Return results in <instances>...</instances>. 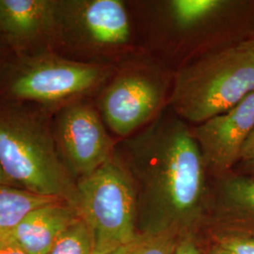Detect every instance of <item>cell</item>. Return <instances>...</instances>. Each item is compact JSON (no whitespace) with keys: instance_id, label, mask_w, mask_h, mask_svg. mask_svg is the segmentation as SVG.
<instances>
[{"instance_id":"obj_1","label":"cell","mask_w":254,"mask_h":254,"mask_svg":"<svg viewBox=\"0 0 254 254\" xmlns=\"http://www.w3.org/2000/svg\"><path fill=\"white\" fill-rule=\"evenodd\" d=\"M115 154L131 174L137 195L138 228L190 233L210 210V176L192 126L170 108Z\"/></svg>"},{"instance_id":"obj_2","label":"cell","mask_w":254,"mask_h":254,"mask_svg":"<svg viewBox=\"0 0 254 254\" xmlns=\"http://www.w3.org/2000/svg\"><path fill=\"white\" fill-rule=\"evenodd\" d=\"M143 48L174 71L254 41V0H128Z\"/></svg>"},{"instance_id":"obj_3","label":"cell","mask_w":254,"mask_h":254,"mask_svg":"<svg viewBox=\"0 0 254 254\" xmlns=\"http://www.w3.org/2000/svg\"><path fill=\"white\" fill-rule=\"evenodd\" d=\"M0 166L13 186L77 210L76 180L65 167L46 116L22 103H0Z\"/></svg>"},{"instance_id":"obj_4","label":"cell","mask_w":254,"mask_h":254,"mask_svg":"<svg viewBox=\"0 0 254 254\" xmlns=\"http://www.w3.org/2000/svg\"><path fill=\"white\" fill-rule=\"evenodd\" d=\"M254 91V41H249L176 69L169 108L197 126L232 109Z\"/></svg>"},{"instance_id":"obj_5","label":"cell","mask_w":254,"mask_h":254,"mask_svg":"<svg viewBox=\"0 0 254 254\" xmlns=\"http://www.w3.org/2000/svg\"><path fill=\"white\" fill-rule=\"evenodd\" d=\"M55 44L67 58L107 65L144 49L128 0H57Z\"/></svg>"},{"instance_id":"obj_6","label":"cell","mask_w":254,"mask_h":254,"mask_svg":"<svg viewBox=\"0 0 254 254\" xmlns=\"http://www.w3.org/2000/svg\"><path fill=\"white\" fill-rule=\"evenodd\" d=\"M174 70L145 49L114 65L92 98L110 134L127 138L149 126L169 108Z\"/></svg>"},{"instance_id":"obj_7","label":"cell","mask_w":254,"mask_h":254,"mask_svg":"<svg viewBox=\"0 0 254 254\" xmlns=\"http://www.w3.org/2000/svg\"><path fill=\"white\" fill-rule=\"evenodd\" d=\"M77 212L94 237V250L128 245L139 236L135 183L115 154L76 180Z\"/></svg>"},{"instance_id":"obj_8","label":"cell","mask_w":254,"mask_h":254,"mask_svg":"<svg viewBox=\"0 0 254 254\" xmlns=\"http://www.w3.org/2000/svg\"><path fill=\"white\" fill-rule=\"evenodd\" d=\"M114 65L91 64L41 52L21 58L5 80L9 97L60 109L74 101L93 98L113 72Z\"/></svg>"},{"instance_id":"obj_9","label":"cell","mask_w":254,"mask_h":254,"mask_svg":"<svg viewBox=\"0 0 254 254\" xmlns=\"http://www.w3.org/2000/svg\"><path fill=\"white\" fill-rule=\"evenodd\" d=\"M53 134L60 156L75 180L110 159L119 141L110 134L92 98L59 109Z\"/></svg>"},{"instance_id":"obj_10","label":"cell","mask_w":254,"mask_h":254,"mask_svg":"<svg viewBox=\"0 0 254 254\" xmlns=\"http://www.w3.org/2000/svg\"><path fill=\"white\" fill-rule=\"evenodd\" d=\"M254 129V91L224 113L192 126L210 178L234 171Z\"/></svg>"},{"instance_id":"obj_11","label":"cell","mask_w":254,"mask_h":254,"mask_svg":"<svg viewBox=\"0 0 254 254\" xmlns=\"http://www.w3.org/2000/svg\"><path fill=\"white\" fill-rule=\"evenodd\" d=\"M56 8L57 0H0V34L18 48L55 44Z\"/></svg>"},{"instance_id":"obj_12","label":"cell","mask_w":254,"mask_h":254,"mask_svg":"<svg viewBox=\"0 0 254 254\" xmlns=\"http://www.w3.org/2000/svg\"><path fill=\"white\" fill-rule=\"evenodd\" d=\"M79 217L72 205L60 201L28 213L2 236L27 254H48L58 239Z\"/></svg>"},{"instance_id":"obj_13","label":"cell","mask_w":254,"mask_h":254,"mask_svg":"<svg viewBox=\"0 0 254 254\" xmlns=\"http://www.w3.org/2000/svg\"><path fill=\"white\" fill-rule=\"evenodd\" d=\"M210 181V210L225 222L254 229V177L235 171Z\"/></svg>"},{"instance_id":"obj_14","label":"cell","mask_w":254,"mask_h":254,"mask_svg":"<svg viewBox=\"0 0 254 254\" xmlns=\"http://www.w3.org/2000/svg\"><path fill=\"white\" fill-rule=\"evenodd\" d=\"M60 201L64 200L0 184V237L8 234L31 211Z\"/></svg>"},{"instance_id":"obj_15","label":"cell","mask_w":254,"mask_h":254,"mask_svg":"<svg viewBox=\"0 0 254 254\" xmlns=\"http://www.w3.org/2000/svg\"><path fill=\"white\" fill-rule=\"evenodd\" d=\"M94 237L90 227L78 218L68 228L48 254H93Z\"/></svg>"},{"instance_id":"obj_16","label":"cell","mask_w":254,"mask_h":254,"mask_svg":"<svg viewBox=\"0 0 254 254\" xmlns=\"http://www.w3.org/2000/svg\"><path fill=\"white\" fill-rule=\"evenodd\" d=\"M181 236L171 230L139 233L130 254H174Z\"/></svg>"},{"instance_id":"obj_17","label":"cell","mask_w":254,"mask_h":254,"mask_svg":"<svg viewBox=\"0 0 254 254\" xmlns=\"http://www.w3.org/2000/svg\"><path fill=\"white\" fill-rule=\"evenodd\" d=\"M236 231H230L218 236L217 246L231 254H254V232L242 231L236 224Z\"/></svg>"},{"instance_id":"obj_18","label":"cell","mask_w":254,"mask_h":254,"mask_svg":"<svg viewBox=\"0 0 254 254\" xmlns=\"http://www.w3.org/2000/svg\"><path fill=\"white\" fill-rule=\"evenodd\" d=\"M174 254H201L200 248L191 232L180 236Z\"/></svg>"},{"instance_id":"obj_19","label":"cell","mask_w":254,"mask_h":254,"mask_svg":"<svg viewBox=\"0 0 254 254\" xmlns=\"http://www.w3.org/2000/svg\"><path fill=\"white\" fill-rule=\"evenodd\" d=\"M254 129L252 134L248 137L245 144L243 146L240 162H247V161H254Z\"/></svg>"},{"instance_id":"obj_20","label":"cell","mask_w":254,"mask_h":254,"mask_svg":"<svg viewBox=\"0 0 254 254\" xmlns=\"http://www.w3.org/2000/svg\"><path fill=\"white\" fill-rule=\"evenodd\" d=\"M136 240L134 242L128 244V245L120 246V247H116V248L105 249V250H94L93 254H130Z\"/></svg>"},{"instance_id":"obj_21","label":"cell","mask_w":254,"mask_h":254,"mask_svg":"<svg viewBox=\"0 0 254 254\" xmlns=\"http://www.w3.org/2000/svg\"><path fill=\"white\" fill-rule=\"evenodd\" d=\"M0 254H27L5 238L0 237Z\"/></svg>"},{"instance_id":"obj_22","label":"cell","mask_w":254,"mask_h":254,"mask_svg":"<svg viewBox=\"0 0 254 254\" xmlns=\"http://www.w3.org/2000/svg\"><path fill=\"white\" fill-rule=\"evenodd\" d=\"M236 166H239V168L241 169L239 172H236V173H243V174L251 175V176H254V161L240 162V163L237 164Z\"/></svg>"},{"instance_id":"obj_23","label":"cell","mask_w":254,"mask_h":254,"mask_svg":"<svg viewBox=\"0 0 254 254\" xmlns=\"http://www.w3.org/2000/svg\"><path fill=\"white\" fill-rule=\"evenodd\" d=\"M0 184H4V185H8V186H13V184L10 182V180L3 172L1 166H0ZM13 187H15V186H13Z\"/></svg>"},{"instance_id":"obj_24","label":"cell","mask_w":254,"mask_h":254,"mask_svg":"<svg viewBox=\"0 0 254 254\" xmlns=\"http://www.w3.org/2000/svg\"><path fill=\"white\" fill-rule=\"evenodd\" d=\"M207 254H231L230 253H228L226 252L225 250H223V249H221L220 247H218V246H214L210 251H209V253Z\"/></svg>"}]
</instances>
